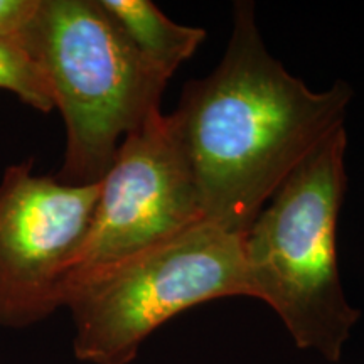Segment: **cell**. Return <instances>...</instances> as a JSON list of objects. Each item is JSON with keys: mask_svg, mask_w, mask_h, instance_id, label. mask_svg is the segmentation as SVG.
I'll use <instances>...</instances> for the list:
<instances>
[{"mask_svg": "<svg viewBox=\"0 0 364 364\" xmlns=\"http://www.w3.org/2000/svg\"><path fill=\"white\" fill-rule=\"evenodd\" d=\"M0 90L34 110L49 113L54 102L46 73L24 46L0 38Z\"/></svg>", "mask_w": 364, "mask_h": 364, "instance_id": "cell-8", "label": "cell"}, {"mask_svg": "<svg viewBox=\"0 0 364 364\" xmlns=\"http://www.w3.org/2000/svg\"><path fill=\"white\" fill-rule=\"evenodd\" d=\"M353 86L314 91L268 53L255 4L238 0L225 56L184 86L169 113L193 169L204 220L243 236L277 188L344 127Z\"/></svg>", "mask_w": 364, "mask_h": 364, "instance_id": "cell-1", "label": "cell"}, {"mask_svg": "<svg viewBox=\"0 0 364 364\" xmlns=\"http://www.w3.org/2000/svg\"><path fill=\"white\" fill-rule=\"evenodd\" d=\"M204 221L201 196L174 124L159 112L122 140L100 181L88 235L66 284Z\"/></svg>", "mask_w": 364, "mask_h": 364, "instance_id": "cell-6", "label": "cell"}, {"mask_svg": "<svg viewBox=\"0 0 364 364\" xmlns=\"http://www.w3.org/2000/svg\"><path fill=\"white\" fill-rule=\"evenodd\" d=\"M250 297L243 236L204 221L70 280L73 351L86 364H130L149 336L188 309Z\"/></svg>", "mask_w": 364, "mask_h": 364, "instance_id": "cell-4", "label": "cell"}, {"mask_svg": "<svg viewBox=\"0 0 364 364\" xmlns=\"http://www.w3.org/2000/svg\"><path fill=\"white\" fill-rule=\"evenodd\" d=\"M43 0H0V38L24 46Z\"/></svg>", "mask_w": 364, "mask_h": 364, "instance_id": "cell-9", "label": "cell"}, {"mask_svg": "<svg viewBox=\"0 0 364 364\" xmlns=\"http://www.w3.org/2000/svg\"><path fill=\"white\" fill-rule=\"evenodd\" d=\"M24 48L44 70L65 122L56 177L97 184L122 140L161 112L169 78L135 51L98 0H43Z\"/></svg>", "mask_w": 364, "mask_h": 364, "instance_id": "cell-3", "label": "cell"}, {"mask_svg": "<svg viewBox=\"0 0 364 364\" xmlns=\"http://www.w3.org/2000/svg\"><path fill=\"white\" fill-rule=\"evenodd\" d=\"M135 51L166 78L194 56L206 31L177 24L150 0H98Z\"/></svg>", "mask_w": 364, "mask_h": 364, "instance_id": "cell-7", "label": "cell"}, {"mask_svg": "<svg viewBox=\"0 0 364 364\" xmlns=\"http://www.w3.org/2000/svg\"><path fill=\"white\" fill-rule=\"evenodd\" d=\"M348 132L341 127L285 177L243 235L250 297L282 318L295 344L331 363L343 358L361 312L338 267Z\"/></svg>", "mask_w": 364, "mask_h": 364, "instance_id": "cell-2", "label": "cell"}, {"mask_svg": "<svg viewBox=\"0 0 364 364\" xmlns=\"http://www.w3.org/2000/svg\"><path fill=\"white\" fill-rule=\"evenodd\" d=\"M100 194L97 184L36 176L33 161L0 181V326L24 329L63 307Z\"/></svg>", "mask_w": 364, "mask_h": 364, "instance_id": "cell-5", "label": "cell"}]
</instances>
